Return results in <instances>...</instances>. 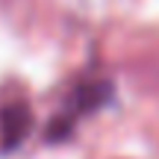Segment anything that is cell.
I'll use <instances>...</instances> for the list:
<instances>
[{
  "label": "cell",
  "mask_w": 159,
  "mask_h": 159,
  "mask_svg": "<svg viewBox=\"0 0 159 159\" xmlns=\"http://www.w3.org/2000/svg\"><path fill=\"white\" fill-rule=\"evenodd\" d=\"M30 130H33V112H30L27 103L15 100V103H6L0 109V142H3L6 150L18 148L27 139Z\"/></svg>",
  "instance_id": "1"
}]
</instances>
